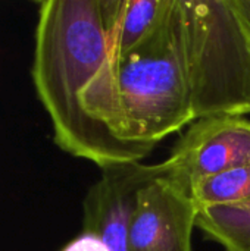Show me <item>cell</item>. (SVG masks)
Masks as SVG:
<instances>
[{
	"mask_svg": "<svg viewBox=\"0 0 250 251\" xmlns=\"http://www.w3.org/2000/svg\"><path fill=\"white\" fill-rule=\"evenodd\" d=\"M31 78L62 151L105 169L141 162L153 150L124 138L99 0L38 3Z\"/></svg>",
	"mask_w": 250,
	"mask_h": 251,
	"instance_id": "obj_1",
	"label": "cell"
},
{
	"mask_svg": "<svg viewBox=\"0 0 250 251\" xmlns=\"http://www.w3.org/2000/svg\"><path fill=\"white\" fill-rule=\"evenodd\" d=\"M194 121L250 113V35L233 0H178Z\"/></svg>",
	"mask_w": 250,
	"mask_h": 251,
	"instance_id": "obj_2",
	"label": "cell"
},
{
	"mask_svg": "<svg viewBox=\"0 0 250 251\" xmlns=\"http://www.w3.org/2000/svg\"><path fill=\"white\" fill-rule=\"evenodd\" d=\"M115 72L128 143L155 149L194 122L178 0L159 35L127 59L115 60Z\"/></svg>",
	"mask_w": 250,
	"mask_h": 251,
	"instance_id": "obj_3",
	"label": "cell"
},
{
	"mask_svg": "<svg viewBox=\"0 0 250 251\" xmlns=\"http://www.w3.org/2000/svg\"><path fill=\"white\" fill-rule=\"evenodd\" d=\"M250 162V119L242 115L194 121L162 162L167 176L192 194L196 182Z\"/></svg>",
	"mask_w": 250,
	"mask_h": 251,
	"instance_id": "obj_4",
	"label": "cell"
},
{
	"mask_svg": "<svg viewBox=\"0 0 250 251\" xmlns=\"http://www.w3.org/2000/svg\"><path fill=\"white\" fill-rule=\"evenodd\" d=\"M162 171L134 197L127 246L128 251H193L192 234L197 207L192 194L174 184Z\"/></svg>",
	"mask_w": 250,
	"mask_h": 251,
	"instance_id": "obj_5",
	"label": "cell"
},
{
	"mask_svg": "<svg viewBox=\"0 0 250 251\" xmlns=\"http://www.w3.org/2000/svg\"><path fill=\"white\" fill-rule=\"evenodd\" d=\"M161 171V163L141 162L100 169V178L83 200V229L99 234L112 251H128L127 229L134 197Z\"/></svg>",
	"mask_w": 250,
	"mask_h": 251,
	"instance_id": "obj_6",
	"label": "cell"
},
{
	"mask_svg": "<svg viewBox=\"0 0 250 251\" xmlns=\"http://www.w3.org/2000/svg\"><path fill=\"white\" fill-rule=\"evenodd\" d=\"M99 6L112 57L118 62L159 35L175 0H99Z\"/></svg>",
	"mask_w": 250,
	"mask_h": 251,
	"instance_id": "obj_7",
	"label": "cell"
},
{
	"mask_svg": "<svg viewBox=\"0 0 250 251\" xmlns=\"http://www.w3.org/2000/svg\"><path fill=\"white\" fill-rule=\"evenodd\" d=\"M196 228L222 251H250V203L203 209Z\"/></svg>",
	"mask_w": 250,
	"mask_h": 251,
	"instance_id": "obj_8",
	"label": "cell"
},
{
	"mask_svg": "<svg viewBox=\"0 0 250 251\" xmlns=\"http://www.w3.org/2000/svg\"><path fill=\"white\" fill-rule=\"evenodd\" d=\"M192 199L197 210L250 203V162L196 182Z\"/></svg>",
	"mask_w": 250,
	"mask_h": 251,
	"instance_id": "obj_9",
	"label": "cell"
},
{
	"mask_svg": "<svg viewBox=\"0 0 250 251\" xmlns=\"http://www.w3.org/2000/svg\"><path fill=\"white\" fill-rule=\"evenodd\" d=\"M60 251H112L109 244L96 232L83 229Z\"/></svg>",
	"mask_w": 250,
	"mask_h": 251,
	"instance_id": "obj_10",
	"label": "cell"
},
{
	"mask_svg": "<svg viewBox=\"0 0 250 251\" xmlns=\"http://www.w3.org/2000/svg\"><path fill=\"white\" fill-rule=\"evenodd\" d=\"M233 4L250 35V0H233Z\"/></svg>",
	"mask_w": 250,
	"mask_h": 251,
	"instance_id": "obj_11",
	"label": "cell"
}]
</instances>
